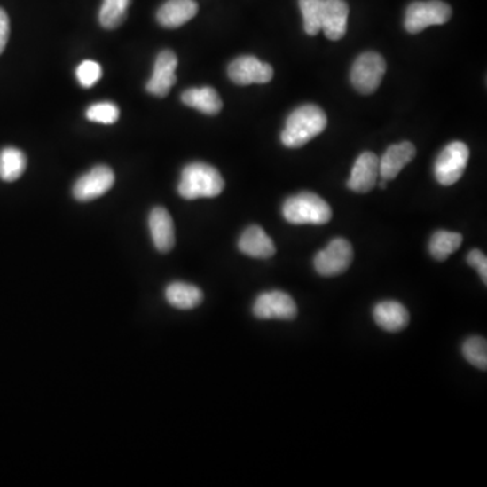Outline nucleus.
Listing matches in <instances>:
<instances>
[{
    "label": "nucleus",
    "mask_w": 487,
    "mask_h": 487,
    "mask_svg": "<svg viewBox=\"0 0 487 487\" xmlns=\"http://www.w3.org/2000/svg\"><path fill=\"white\" fill-rule=\"evenodd\" d=\"M379 177V157L373 152H363L350 171L347 187L352 192L365 194L371 192Z\"/></svg>",
    "instance_id": "f8f14e48"
},
{
    "label": "nucleus",
    "mask_w": 487,
    "mask_h": 487,
    "mask_svg": "<svg viewBox=\"0 0 487 487\" xmlns=\"http://www.w3.org/2000/svg\"><path fill=\"white\" fill-rule=\"evenodd\" d=\"M177 54L169 49L160 51L154 61L153 75L146 83V91L157 98L167 97L177 83Z\"/></svg>",
    "instance_id": "9b49d317"
},
{
    "label": "nucleus",
    "mask_w": 487,
    "mask_h": 487,
    "mask_svg": "<svg viewBox=\"0 0 487 487\" xmlns=\"http://www.w3.org/2000/svg\"><path fill=\"white\" fill-rule=\"evenodd\" d=\"M350 7L345 0H325L321 30L331 41H339L347 33Z\"/></svg>",
    "instance_id": "ddd939ff"
},
{
    "label": "nucleus",
    "mask_w": 487,
    "mask_h": 487,
    "mask_svg": "<svg viewBox=\"0 0 487 487\" xmlns=\"http://www.w3.org/2000/svg\"><path fill=\"white\" fill-rule=\"evenodd\" d=\"M149 231L157 251L167 254L175 246V226L171 214L164 208H154L149 214Z\"/></svg>",
    "instance_id": "2eb2a0df"
},
{
    "label": "nucleus",
    "mask_w": 487,
    "mask_h": 487,
    "mask_svg": "<svg viewBox=\"0 0 487 487\" xmlns=\"http://www.w3.org/2000/svg\"><path fill=\"white\" fill-rule=\"evenodd\" d=\"M283 216L294 225H324L332 218L331 206L314 192H300L286 200Z\"/></svg>",
    "instance_id": "7ed1b4c3"
},
{
    "label": "nucleus",
    "mask_w": 487,
    "mask_h": 487,
    "mask_svg": "<svg viewBox=\"0 0 487 487\" xmlns=\"http://www.w3.org/2000/svg\"><path fill=\"white\" fill-rule=\"evenodd\" d=\"M76 77L79 80L80 86L90 89V87L95 86L102 77V67L97 61H83L77 67Z\"/></svg>",
    "instance_id": "bb28decb"
},
{
    "label": "nucleus",
    "mask_w": 487,
    "mask_h": 487,
    "mask_svg": "<svg viewBox=\"0 0 487 487\" xmlns=\"http://www.w3.org/2000/svg\"><path fill=\"white\" fill-rule=\"evenodd\" d=\"M169 305L180 310H192L202 303L203 293L197 286L185 282H174L166 288Z\"/></svg>",
    "instance_id": "aec40b11"
},
{
    "label": "nucleus",
    "mask_w": 487,
    "mask_h": 487,
    "mask_svg": "<svg viewBox=\"0 0 487 487\" xmlns=\"http://www.w3.org/2000/svg\"><path fill=\"white\" fill-rule=\"evenodd\" d=\"M373 319L381 328L388 332H399L411 321L408 309L397 301H383L373 309Z\"/></svg>",
    "instance_id": "a211bd4d"
},
{
    "label": "nucleus",
    "mask_w": 487,
    "mask_h": 487,
    "mask_svg": "<svg viewBox=\"0 0 487 487\" xmlns=\"http://www.w3.org/2000/svg\"><path fill=\"white\" fill-rule=\"evenodd\" d=\"M328 125L324 110L316 105H303L295 108L280 134L282 144L287 148H301L321 134Z\"/></svg>",
    "instance_id": "f257e3e1"
},
{
    "label": "nucleus",
    "mask_w": 487,
    "mask_h": 487,
    "mask_svg": "<svg viewBox=\"0 0 487 487\" xmlns=\"http://www.w3.org/2000/svg\"><path fill=\"white\" fill-rule=\"evenodd\" d=\"M462 234L455 232L437 231L433 233L429 242V252L433 259L437 262H444L453 252L458 251L462 246Z\"/></svg>",
    "instance_id": "4be33fe9"
},
{
    "label": "nucleus",
    "mask_w": 487,
    "mask_h": 487,
    "mask_svg": "<svg viewBox=\"0 0 487 487\" xmlns=\"http://www.w3.org/2000/svg\"><path fill=\"white\" fill-rule=\"evenodd\" d=\"M10 37V20L7 12L0 7V54L6 49Z\"/></svg>",
    "instance_id": "c85d7f7f"
},
{
    "label": "nucleus",
    "mask_w": 487,
    "mask_h": 487,
    "mask_svg": "<svg viewBox=\"0 0 487 487\" xmlns=\"http://www.w3.org/2000/svg\"><path fill=\"white\" fill-rule=\"evenodd\" d=\"M463 357L479 370H487V342L482 337H470L463 344Z\"/></svg>",
    "instance_id": "393cba45"
},
{
    "label": "nucleus",
    "mask_w": 487,
    "mask_h": 487,
    "mask_svg": "<svg viewBox=\"0 0 487 487\" xmlns=\"http://www.w3.org/2000/svg\"><path fill=\"white\" fill-rule=\"evenodd\" d=\"M416 156V148L409 141L389 146L388 151L379 159V177L385 180H393L406 164Z\"/></svg>",
    "instance_id": "4468645a"
},
{
    "label": "nucleus",
    "mask_w": 487,
    "mask_h": 487,
    "mask_svg": "<svg viewBox=\"0 0 487 487\" xmlns=\"http://www.w3.org/2000/svg\"><path fill=\"white\" fill-rule=\"evenodd\" d=\"M225 182L220 171L202 161L190 162L183 169L177 192L187 200L198 198L218 197L224 192Z\"/></svg>",
    "instance_id": "f03ea898"
},
{
    "label": "nucleus",
    "mask_w": 487,
    "mask_h": 487,
    "mask_svg": "<svg viewBox=\"0 0 487 487\" xmlns=\"http://www.w3.org/2000/svg\"><path fill=\"white\" fill-rule=\"evenodd\" d=\"M114 182L113 169L102 164L80 177L72 188V194L79 202H90L105 195L114 185Z\"/></svg>",
    "instance_id": "6e6552de"
},
{
    "label": "nucleus",
    "mask_w": 487,
    "mask_h": 487,
    "mask_svg": "<svg viewBox=\"0 0 487 487\" xmlns=\"http://www.w3.org/2000/svg\"><path fill=\"white\" fill-rule=\"evenodd\" d=\"M228 75L232 82L239 86L265 84L274 77V68L255 56H240L229 64Z\"/></svg>",
    "instance_id": "1a4fd4ad"
},
{
    "label": "nucleus",
    "mask_w": 487,
    "mask_h": 487,
    "mask_svg": "<svg viewBox=\"0 0 487 487\" xmlns=\"http://www.w3.org/2000/svg\"><path fill=\"white\" fill-rule=\"evenodd\" d=\"M87 118L92 122L112 125L120 118V108L112 102H100L87 108Z\"/></svg>",
    "instance_id": "a878e982"
},
{
    "label": "nucleus",
    "mask_w": 487,
    "mask_h": 487,
    "mask_svg": "<svg viewBox=\"0 0 487 487\" xmlns=\"http://www.w3.org/2000/svg\"><path fill=\"white\" fill-rule=\"evenodd\" d=\"M298 313L295 302L287 293L275 290L263 293L255 301L254 314L260 319H294Z\"/></svg>",
    "instance_id": "9d476101"
},
{
    "label": "nucleus",
    "mask_w": 487,
    "mask_h": 487,
    "mask_svg": "<svg viewBox=\"0 0 487 487\" xmlns=\"http://www.w3.org/2000/svg\"><path fill=\"white\" fill-rule=\"evenodd\" d=\"M195 0H167L157 12V22L167 29H177L198 14Z\"/></svg>",
    "instance_id": "dca6fc26"
},
{
    "label": "nucleus",
    "mask_w": 487,
    "mask_h": 487,
    "mask_svg": "<svg viewBox=\"0 0 487 487\" xmlns=\"http://www.w3.org/2000/svg\"><path fill=\"white\" fill-rule=\"evenodd\" d=\"M131 0H103L99 10L100 25L107 30H114L125 22Z\"/></svg>",
    "instance_id": "5701e85b"
},
{
    "label": "nucleus",
    "mask_w": 487,
    "mask_h": 487,
    "mask_svg": "<svg viewBox=\"0 0 487 487\" xmlns=\"http://www.w3.org/2000/svg\"><path fill=\"white\" fill-rule=\"evenodd\" d=\"M385 74V59L376 51H365L355 60L350 69V83L360 94H373L382 83Z\"/></svg>",
    "instance_id": "39448f33"
},
{
    "label": "nucleus",
    "mask_w": 487,
    "mask_h": 487,
    "mask_svg": "<svg viewBox=\"0 0 487 487\" xmlns=\"http://www.w3.org/2000/svg\"><path fill=\"white\" fill-rule=\"evenodd\" d=\"M25 153L20 149L4 148L0 151V179L4 182H15L22 177L26 169Z\"/></svg>",
    "instance_id": "412c9836"
},
{
    "label": "nucleus",
    "mask_w": 487,
    "mask_h": 487,
    "mask_svg": "<svg viewBox=\"0 0 487 487\" xmlns=\"http://www.w3.org/2000/svg\"><path fill=\"white\" fill-rule=\"evenodd\" d=\"M468 265L475 268L478 271V274L481 275V279L483 280L484 285L487 283V259L484 254H482L479 249H473L467 256Z\"/></svg>",
    "instance_id": "cd10ccee"
},
{
    "label": "nucleus",
    "mask_w": 487,
    "mask_h": 487,
    "mask_svg": "<svg viewBox=\"0 0 487 487\" xmlns=\"http://www.w3.org/2000/svg\"><path fill=\"white\" fill-rule=\"evenodd\" d=\"M182 102L188 107L195 108L203 114L216 115L223 108V100L213 87H197L185 90Z\"/></svg>",
    "instance_id": "6ab92c4d"
},
{
    "label": "nucleus",
    "mask_w": 487,
    "mask_h": 487,
    "mask_svg": "<svg viewBox=\"0 0 487 487\" xmlns=\"http://www.w3.org/2000/svg\"><path fill=\"white\" fill-rule=\"evenodd\" d=\"M379 185H381V188H386V185H388V180H385V179L381 180V183H379Z\"/></svg>",
    "instance_id": "c756f323"
},
{
    "label": "nucleus",
    "mask_w": 487,
    "mask_h": 487,
    "mask_svg": "<svg viewBox=\"0 0 487 487\" xmlns=\"http://www.w3.org/2000/svg\"><path fill=\"white\" fill-rule=\"evenodd\" d=\"M451 17L452 9L442 0L413 2L405 14V30L411 35H417L429 26L444 25Z\"/></svg>",
    "instance_id": "20e7f679"
},
{
    "label": "nucleus",
    "mask_w": 487,
    "mask_h": 487,
    "mask_svg": "<svg viewBox=\"0 0 487 487\" xmlns=\"http://www.w3.org/2000/svg\"><path fill=\"white\" fill-rule=\"evenodd\" d=\"M354 260V248L345 239H334L324 251L314 257V268L322 277H336L350 268Z\"/></svg>",
    "instance_id": "0eeeda50"
},
{
    "label": "nucleus",
    "mask_w": 487,
    "mask_h": 487,
    "mask_svg": "<svg viewBox=\"0 0 487 487\" xmlns=\"http://www.w3.org/2000/svg\"><path fill=\"white\" fill-rule=\"evenodd\" d=\"M470 149L462 141L448 144L435 162V177L442 185H452L465 174Z\"/></svg>",
    "instance_id": "423d86ee"
},
{
    "label": "nucleus",
    "mask_w": 487,
    "mask_h": 487,
    "mask_svg": "<svg viewBox=\"0 0 487 487\" xmlns=\"http://www.w3.org/2000/svg\"><path fill=\"white\" fill-rule=\"evenodd\" d=\"M239 249L255 259H270L277 252L272 239L257 225L249 226L244 231L239 240Z\"/></svg>",
    "instance_id": "f3484780"
},
{
    "label": "nucleus",
    "mask_w": 487,
    "mask_h": 487,
    "mask_svg": "<svg viewBox=\"0 0 487 487\" xmlns=\"http://www.w3.org/2000/svg\"><path fill=\"white\" fill-rule=\"evenodd\" d=\"M325 0H300L303 17V27L309 35H317L321 30L322 12Z\"/></svg>",
    "instance_id": "b1692460"
}]
</instances>
